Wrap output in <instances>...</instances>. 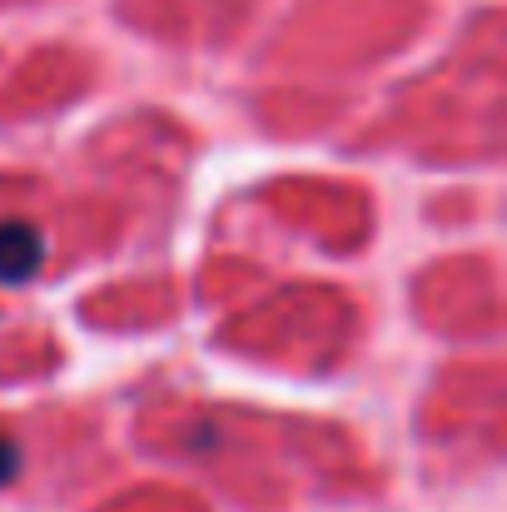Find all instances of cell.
Returning a JSON list of instances; mask_svg holds the SVG:
<instances>
[{"instance_id":"obj_1","label":"cell","mask_w":507,"mask_h":512,"mask_svg":"<svg viewBox=\"0 0 507 512\" xmlns=\"http://www.w3.org/2000/svg\"><path fill=\"white\" fill-rule=\"evenodd\" d=\"M45 264V234L25 219L0 224V284H25Z\"/></svg>"},{"instance_id":"obj_2","label":"cell","mask_w":507,"mask_h":512,"mask_svg":"<svg viewBox=\"0 0 507 512\" xmlns=\"http://www.w3.org/2000/svg\"><path fill=\"white\" fill-rule=\"evenodd\" d=\"M15 468H20V448L0 433V483H10V478H15Z\"/></svg>"}]
</instances>
